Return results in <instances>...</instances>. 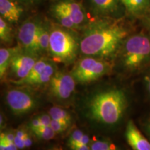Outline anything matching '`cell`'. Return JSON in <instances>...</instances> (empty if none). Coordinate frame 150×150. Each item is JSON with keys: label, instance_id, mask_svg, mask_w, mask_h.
Instances as JSON below:
<instances>
[{"label": "cell", "instance_id": "4fadbf2b", "mask_svg": "<svg viewBox=\"0 0 150 150\" xmlns=\"http://www.w3.org/2000/svg\"><path fill=\"white\" fill-rule=\"evenodd\" d=\"M52 22L47 18L41 19L38 30L37 39L35 42V54L41 56H45L49 54L50 33Z\"/></svg>", "mask_w": 150, "mask_h": 150}, {"label": "cell", "instance_id": "ffe728a7", "mask_svg": "<svg viewBox=\"0 0 150 150\" xmlns=\"http://www.w3.org/2000/svg\"><path fill=\"white\" fill-rule=\"evenodd\" d=\"M91 150H118L115 145L105 140H96L91 145Z\"/></svg>", "mask_w": 150, "mask_h": 150}, {"label": "cell", "instance_id": "30bf717a", "mask_svg": "<svg viewBox=\"0 0 150 150\" xmlns=\"http://www.w3.org/2000/svg\"><path fill=\"white\" fill-rule=\"evenodd\" d=\"M41 19L42 18L39 16L31 17L22 22L19 27L17 33L18 45L24 51L36 54L35 51V42Z\"/></svg>", "mask_w": 150, "mask_h": 150}, {"label": "cell", "instance_id": "7402d4cb", "mask_svg": "<svg viewBox=\"0 0 150 150\" xmlns=\"http://www.w3.org/2000/svg\"><path fill=\"white\" fill-rule=\"evenodd\" d=\"M84 134L81 131L79 130V129H75L73 132L71 134L70 138H69L68 141H67V145L69 147L75 145L79 142L83 138Z\"/></svg>", "mask_w": 150, "mask_h": 150}, {"label": "cell", "instance_id": "44dd1931", "mask_svg": "<svg viewBox=\"0 0 150 150\" xmlns=\"http://www.w3.org/2000/svg\"><path fill=\"white\" fill-rule=\"evenodd\" d=\"M71 125V122L65 121H57L52 120L51 123H50V126L53 130L55 131L56 134H61V133L64 132L69 128Z\"/></svg>", "mask_w": 150, "mask_h": 150}, {"label": "cell", "instance_id": "277c9868", "mask_svg": "<svg viewBox=\"0 0 150 150\" xmlns=\"http://www.w3.org/2000/svg\"><path fill=\"white\" fill-rule=\"evenodd\" d=\"M76 31L52 22L48 54L50 59L65 65L74 63L80 53V37Z\"/></svg>", "mask_w": 150, "mask_h": 150}, {"label": "cell", "instance_id": "836d02e7", "mask_svg": "<svg viewBox=\"0 0 150 150\" xmlns=\"http://www.w3.org/2000/svg\"></svg>", "mask_w": 150, "mask_h": 150}, {"label": "cell", "instance_id": "9a60e30c", "mask_svg": "<svg viewBox=\"0 0 150 150\" xmlns=\"http://www.w3.org/2000/svg\"><path fill=\"white\" fill-rule=\"evenodd\" d=\"M126 16L144 20L150 13V0H122Z\"/></svg>", "mask_w": 150, "mask_h": 150}, {"label": "cell", "instance_id": "484cf974", "mask_svg": "<svg viewBox=\"0 0 150 150\" xmlns=\"http://www.w3.org/2000/svg\"><path fill=\"white\" fill-rule=\"evenodd\" d=\"M90 142V138H89V136H88V135L86 134H84L83 138H81V141L79 142H78L76 145H73V146H75V147H79V146H82V145H88V143ZM73 146H71V147H73Z\"/></svg>", "mask_w": 150, "mask_h": 150}, {"label": "cell", "instance_id": "7c38bea8", "mask_svg": "<svg viewBox=\"0 0 150 150\" xmlns=\"http://www.w3.org/2000/svg\"><path fill=\"white\" fill-rule=\"evenodd\" d=\"M25 12L18 0H0V17L11 24L18 23Z\"/></svg>", "mask_w": 150, "mask_h": 150}, {"label": "cell", "instance_id": "4316f807", "mask_svg": "<svg viewBox=\"0 0 150 150\" xmlns=\"http://www.w3.org/2000/svg\"><path fill=\"white\" fill-rule=\"evenodd\" d=\"M70 148L71 149V150H91V147H89L88 145L79 146V147L73 146V147H70Z\"/></svg>", "mask_w": 150, "mask_h": 150}, {"label": "cell", "instance_id": "6da1fadb", "mask_svg": "<svg viewBox=\"0 0 150 150\" xmlns=\"http://www.w3.org/2000/svg\"><path fill=\"white\" fill-rule=\"evenodd\" d=\"M123 19V18H122ZM122 19H95L82 30L80 54L110 60L131 34Z\"/></svg>", "mask_w": 150, "mask_h": 150}, {"label": "cell", "instance_id": "4dcf8cb0", "mask_svg": "<svg viewBox=\"0 0 150 150\" xmlns=\"http://www.w3.org/2000/svg\"><path fill=\"white\" fill-rule=\"evenodd\" d=\"M46 150H63L61 147H52L50 148H48Z\"/></svg>", "mask_w": 150, "mask_h": 150}, {"label": "cell", "instance_id": "e0dca14e", "mask_svg": "<svg viewBox=\"0 0 150 150\" xmlns=\"http://www.w3.org/2000/svg\"><path fill=\"white\" fill-rule=\"evenodd\" d=\"M0 40L4 45H10L13 40L12 24L0 17Z\"/></svg>", "mask_w": 150, "mask_h": 150}, {"label": "cell", "instance_id": "83f0119b", "mask_svg": "<svg viewBox=\"0 0 150 150\" xmlns=\"http://www.w3.org/2000/svg\"><path fill=\"white\" fill-rule=\"evenodd\" d=\"M144 129L146 134L150 137V117L144 124Z\"/></svg>", "mask_w": 150, "mask_h": 150}, {"label": "cell", "instance_id": "ac0fdd59", "mask_svg": "<svg viewBox=\"0 0 150 150\" xmlns=\"http://www.w3.org/2000/svg\"><path fill=\"white\" fill-rule=\"evenodd\" d=\"M48 114L50 115L52 120L57 121H65L72 122V115L67 110L59 107L53 106L49 110Z\"/></svg>", "mask_w": 150, "mask_h": 150}, {"label": "cell", "instance_id": "7a4b0ae2", "mask_svg": "<svg viewBox=\"0 0 150 150\" xmlns=\"http://www.w3.org/2000/svg\"><path fill=\"white\" fill-rule=\"evenodd\" d=\"M127 107L125 93L120 89L112 88L94 95L89 102L88 112L93 120L113 125L122 119Z\"/></svg>", "mask_w": 150, "mask_h": 150}, {"label": "cell", "instance_id": "8992f818", "mask_svg": "<svg viewBox=\"0 0 150 150\" xmlns=\"http://www.w3.org/2000/svg\"><path fill=\"white\" fill-rule=\"evenodd\" d=\"M112 65L107 59L84 56L75 63L71 74L76 82L85 84L96 81L110 72Z\"/></svg>", "mask_w": 150, "mask_h": 150}, {"label": "cell", "instance_id": "3957f363", "mask_svg": "<svg viewBox=\"0 0 150 150\" xmlns=\"http://www.w3.org/2000/svg\"><path fill=\"white\" fill-rule=\"evenodd\" d=\"M115 58L125 72H136L150 66V32L141 31L127 37Z\"/></svg>", "mask_w": 150, "mask_h": 150}, {"label": "cell", "instance_id": "52a82bcc", "mask_svg": "<svg viewBox=\"0 0 150 150\" xmlns=\"http://www.w3.org/2000/svg\"><path fill=\"white\" fill-rule=\"evenodd\" d=\"M94 20L122 19L126 16L122 0H83Z\"/></svg>", "mask_w": 150, "mask_h": 150}, {"label": "cell", "instance_id": "d6986e66", "mask_svg": "<svg viewBox=\"0 0 150 150\" xmlns=\"http://www.w3.org/2000/svg\"><path fill=\"white\" fill-rule=\"evenodd\" d=\"M33 134L38 138L43 140H50L54 138L56 136V132L53 130L50 125L49 126H43L31 131Z\"/></svg>", "mask_w": 150, "mask_h": 150}, {"label": "cell", "instance_id": "5b68a950", "mask_svg": "<svg viewBox=\"0 0 150 150\" xmlns=\"http://www.w3.org/2000/svg\"><path fill=\"white\" fill-rule=\"evenodd\" d=\"M49 13L54 23L75 31L83 30L94 20L83 0H54Z\"/></svg>", "mask_w": 150, "mask_h": 150}, {"label": "cell", "instance_id": "ba28073f", "mask_svg": "<svg viewBox=\"0 0 150 150\" xmlns=\"http://www.w3.org/2000/svg\"><path fill=\"white\" fill-rule=\"evenodd\" d=\"M6 102L13 113L22 115L32 111L36 107L37 100L31 92L21 88L8 90Z\"/></svg>", "mask_w": 150, "mask_h": 150}, {"label": "cell", "instance_id": "d4e9b609", "mask_svg": "<svg viewBox=\"0 0 150 150\" xmlns=\"http://www.w3.org/2000/svg\"><path fill=\"white\" fill-rule=\"evenodd\" d=\"M145 83L146 89H147V91L150 96V66L149 69L147 70L145 76Z\"/></svg>", "mask_w": 150, "mask_h": 150}, {"label": "cell", "instance_id": "1f68e13d", "mask_svg": "<svg viewBox=\"0 0 150 150\" xmlns=\"http://www.w3.org/2000/svg\"><path fill=\"white\" fill-rule=\"evenodd\" d=\"M4 117H3L2 113L1 114V128H2V126H4Z\"/></svg>", "mask_w": 150, "mask_h": 150}, {"label": "cell", "instance_id": "d6a6232c", "mask_svg": "<svg viewBox=\"0 0 150 150\" xmlns=\"http://www.w3.org/2000/svg\"><path fill=\"white\" fill-rule=\"evenodd\" d=\"M53 1H54V0H53Z\"/></svg>", "mask_w": 150, "mask_h": 150}, {"label": "cell", "instance_id": "f1b7e54d", "mask_svg": "<svg viewBox=\"0 0 150 150\" xmlns=\"http://www.w3.org/2000/svg\"><path fill=\"white\" fill-rule=\"evenodd\" d=\"M144 20H145L146 24H147V27L148 29H149V31L150 32V13L148 15V16L146 17V18L144 19Z\"/></svg>", "mask_w": 150, "mask_h": 150}, {"label": "cell", "instance_id": "9c48e42d", "mask_svg": "<svg viewBox=\"0 0 150 150\" xmlns=\"http://www.w3.org/2000/svg\"><path fill=\"white\" fill-rule=\"evenodd\" d=\"M49 84V94L52 98L59 101L70 99L74 93L76 81L72 74L57 70Z\"/></svg>", "mask_w": 150, "mask_h": 150}, {"label": "cell", "instance_id": "603a6c76", "mask_svg": "<svg viewBox=\"0 0 150 150\" xmlns=\"http://www.w3.org/2000/svg\"><path fill=\"white\" fill-rule=\"evenodd\" d=\"M0 150H18V148L13 142L0 138Z\"/></svg>", "mask_w": 150, "mask_h": 150}, {"label": "cell", "instance_id": "8fae6325", "mask_svg": "<svg viewBox=\"0 0 150 150\" xmlns=\"http://www.w3.org/2000/svg\"><path fill=\"white\" fill-rule=\"evenodd\" d=\"M40 56L36 54L21 50L17 53L9 66L10 75L14 79H22L27 76L32 70Z\"/></svg>", "mask_w": 150, "mask_h": 150}, {"label": "cell", "instance_id": "f546056e", "mask_svg": "<svg viewBox=\"0 0 150 150\" xmlns=\"http://www.w3.org/2000/svg\"><path fill=\"white\" fill-rule=\"evenodd\" d=\"M18 1L24 4H31V3L35 2V1H36L37 0H18Z\"/></svg>", "mask_w": 150, "mask_h": 150}, {"label": "cell", "instance_id": "5bb4252c", "mask_svg": "<svg viewBox=\"0 0 150 150\" xmlns=\"http://www.w3.org/2000/svg\"><path fill=\"white\" fill-rule=\"evenodd\" d=\"M125 137L128 144L134 150H150V142L131 120L127 122Z\"/></svg>", "mask_w": 150, "mask_h": 150}, {"label": "cell", "instance_id": "2e32d148", "mask_svg": "<svg viewBox=\"0 0 150 150\" xmlns=\"http://www.w3.org/2000/svg\"><path fill=\"white\" fill-rule=\"evenodd\" d=\"M22 49L19 45L0 49V78L4 80L13 58Z\"/></svg>", "mask_w": 150, "mask_h": 150}, {"label": "cell", "instance_id": "cb8c5ba5", "mask_svg": "<svg viewBox=\"0 0 150 150\" xmlns=\"http://www.w3.org/2000/svg\"><path fill=\"white\" fill-rule=\"evenodd\" d=\"M44 125H42V123L41 122V121L39 119V117H35V118L30 120V122L28 124V127L31 131L34 130V129H36L38 128H40L41 127H43Z\"/></svg>", "mask_w": 150, "mask_h": 150}]
</instances>
